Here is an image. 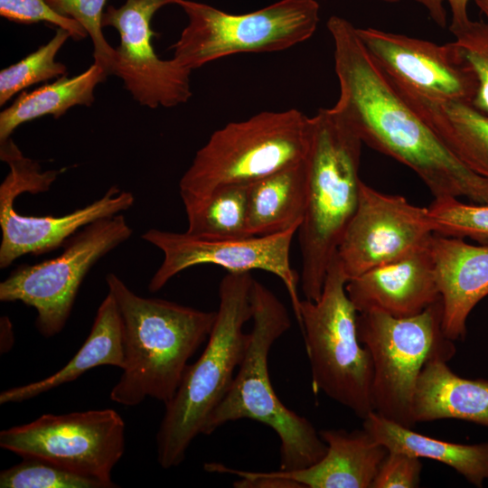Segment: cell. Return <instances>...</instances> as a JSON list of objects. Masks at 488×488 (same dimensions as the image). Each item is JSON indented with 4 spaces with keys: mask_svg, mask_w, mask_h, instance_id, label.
Instances as JSON below:
<instances>
[{
    "mask_svg": "<svg viewBox=\"0 0 488 488\" xmlns=\"http://www.w3.org/2000/svg\"><path fill=\"white\" fill-rule=\"evenodd\" d=\"M362 420L363 428L389 452H403L445 464L476 487H482L488 480V442L463 445L436 439L387 419L375 411Z\"/></svg>",
    "mask_w": 488,
    "mask_h": 488,
    "instance_id": "cell-24",
    "label": "cell"
},
{
    "mask_svg": "<svg viewBox=\"0 0 488 488\" xmlns=\"http://www.w3.org/2000/svg\"><path fill=\"white\" fill-rule=\"evenodd\" d=\"M106 282L123 325L124 367L109 398L136 406L151 398L163 402L174 396L189 360L209 338L216 311L135 294L114 273Z\"/></svg>",
    "mask_w": 488,
    "mask_h": 488,
    "instance_id": "cell-2",
    "label": "cell"
},
{
    "mask_svg": "<svg viewBox=\"0 0 488 488\" xmlns=\"http://www.w3.org/2000/svg\"><path fill=\"white\" fill-rule=\"evenodd\" d=\"M1 488H108L103 483L34 457L0 473Z\"/></svg>",
    "mask_w": 488,
    "mask_h": 488,
    "instance_id": "cell-29",
    "label": "cell"
},
{
    "mask_svg": "<svg viewBox=\"0 0 488 488\" xmlns=\"http://www.w3.org/2000/svg\"><path fill=\"white\" fill-rule=\"evenodd\" d=\"M0 158L10 169L0 185L1 268L23 255H41L59 248L80 229L128 210L135 201L131 192L113 185L101 198L68 214L24 216L15 211L14 200L23 192L48 191L61 171H42L38 162L23 155L11 137L0 141Z\"/></svg>",
    "mask_w": 488,
    "mask_h": 488,
    "instance_id": "cell-10",
    "label": "cell"
},
{
    "mask_svg": "<svg viewBox=\"0 0 488 488\" xmlns=\"http://www.w3.org/2000/svg\"><path fill=\"white\" fill-rule=\"evenodd\" d=\"M362 145L333 107L320 108L311 117L307 202L297 230L299 282L305 299H319L329 265L357 209Z\"/></svg>",
    "mask_w": 488,
    "mask_h": 488,
    "instance_id": "cell-3",
    "label": "cell"
},
{
    "mask_svg": "<svg viewBox=\"0 0 488 488\" xmlns=\"http://www.w3.org/2000/svg\"><path fill=\"white\" fill-rule=\"evenodd\" d=\"M57 14L79 23L90 37L94 47V62L111 75L115 61V48L103 34L102 17L108 0H45Z\"/></svg>",
    "mask_w": 488,
    "mask_h": 488,
    "instance_id": "cell-31",
    "label": "cell"
},
{
    "mask_svg": "<svg viewBox=\"0 0 488 488\" xmlns=\"http://www.w3.org/2000/svg\"><path fill=\"white\" fill-rule=\"evenodd\" d=\"M177 2L126 0L119 7L108 5L103 14V27L115 28L120 38L111 75L120 78L133 99L149 108L176 107L192 97V71L174 58L160 59L152 44L154 15Z\"/></svg>",
    "mask_w": 488,
    "mask_h": 488,
    "instance_id": "cell-14",
    "label": "cell"
},
{
    "mask_svg": "<svg viewBox=\"0 0 488 488\" xmlns=\"http://www.w3.org/2000/svg\"><path fill=\"white\" fill-rule=\"evenodd\" d=\"M132 232L121 213L93 221L70 238L58 257L13 270L0 283V300L33 307L39 333L56 335L65 326L88 272Z\"/></svg>",
    "mask_w": 488,
    "mask_h": 488,
    "instance_id": "cell-11",
    "label": "cell"
},
{
    "mask_svg": "<svg viewBox=\"0 0 488 488\" xmlns=\"http://www.w3.org/2000/svg\"><path fill=\"white\" fill-rule=\"evenodd\" d=\"M348 281L334 254L318 300H301L297 321L305 339L315 393L352 410L363 419L374 411L373 364L357 334V311Z\"/></svg>",
    "mask_w": 488,
    "mask_h": 488,
    "instance_id": "cell-7",
    "label": "cell"
},
{
    "mask_svg": "<svg viewBox=\"0 0 488 488\" xmlns=\"http://www.w3.org/2000/svg\"><path fill=\"white\" fill-rule=\"evenodd\" d=\"M0 328V350L1 353L3 354L9 352L14 344L13 326L10 319L7 316L1 317Z\"/></svg>",
    "mask_w": 488,
    "mask_h": 488,
    "instance_id": "cell-35",
    "label": "cell"
},
{
    "mask_svg": "<svg viewBox=\"0 0 488 488\" xmlns=\"http://www.w3.org/2000/svg\"><path fill=\"white\" fill-rule=\"evenodd\" d=\"M0 15L17 23L44 22L63 28L70 32L74 41H80L88 36L79 23L57 14L45 0H0Z\"/></svg>",
    "mask_w": 488,
    "mask_h": 488,
    "instance_id": "cell-32",
    "label": "cell"
},
{
    "mask_svg": "<svg viewBox=\"0 0 488 488\" xmlns=\"http://www.w3.org/2000/svg\"><path fill=\"white\" fill-rule=\"evenodd\" d=\"M297 229L266 236L237 239H206L150 229L142 239L157 247L164 259L152 277L148 289L157 292L182 271L202 264L224 267L229 272L260 269L277 276L289 296L296 320L300 316L299 276L290 264V247Z\"/></svg>",
    "mask_w": 488,
    "mask_h": 488,
    "instance_id": "cell-13",
    "label": "cell"
},
{
    "mask_svg": "<svg viewBox=\"0 0 488 488\" xmlns=\"http://www.w3.org/2000/svg\"><path fill=\"white\" fill-rule=\"evenodd\" d=\"M103 365L121 370L124 367L122 319L110 293L99 306L89 334L77 353L55 373L38 381L3 390L0 393V404L33 399Z\"/></svg>",
    "mask_w": 488,
    "mask_h": 488,
    "instance_id": "cell-22",
    "label": "cell"
},
{
    "mask_svg": "<svg viewBox=\"0 0 488 488\" xmlns=\"http://www.w3.org/2000/svg\"><path fill=\"white\" fill-rule=\"evenodd\" d=\"M327 446L314 465L293 471L265 472L308 488H371L389 450L364 428L319 432Z\"/></svg>",
    "mask_w": 488,
    "mask_h": 488,
    "instance_id": "cell-19",
    "label": "cell"
},
{
    "mask_svg": "<svg viewBox=\"0 0 488 488\" xmlns=\"http://www.w3.org/2000/svg\"><path fill=\"white\" fill-rule=\"evenodd\" d=\"M69 38H71L70 32L57 27L55 34L47 43L3 69L0 71V106L33 84L66 76L67 67L55 58Z\"/></svg>",
    "mask_w": 488,
    "mask_h": 488,
    "instance_id": "cell-27",
    "label": "cell"
},
{
    "mask_svg": "<svg viewBox=\"0 0 488 488\" xmlns=\"http://www.w3.org/2000/svg\"><path fill=\"white\" fill-rule=\"evenodd\" d=\"M250 272H229L219 286V307L207 344L186 368L156 434L161 467H176L184 460L194 438L226 396L244 358L249 333L244 325L252 318Z\"/></svg>",
    "mask_w": 488,
    "mask_h": 488,
    "instance_id": "cell-4",
    "label": "cell"
},
{
    "mask_svg": "<svg viewBox=\"0 0 488 488\" xmlns=\"http://www.w3.org/2000/svg\"><path fill=\"white\" fill-rule=\"evenodd\" d=\"M307 187L306 158L250 183L249 236L298 230L306 209Z\"/></svg>",
    "mask_w": 488,
    "mask_h": 488,
    "instance_id": "cell-23",
    "label": "cell"
},
{
    "mask_svg": "<svg viewBox=\"0 0 488 488\" xmlns=\"http://www.w3.org/2000/svg\"><path fill=\"white\" fill-rule=\"evenodd\" d=\"M436 234L465 238L488 245V204L466 203L458 198H436L427 207Z\"/></svg>",
    "mask_w": 488,
    "mask_h": 488,
    "instance_id": "cell-28",
    "label": "cell"
},
{
    "mask_svg": "<svg viewBox=\"0 0 488 488\" xmlns=\"http://www.w3.org/2000/svg\"><path fill=\"white\" fill-rule=\"evenodd\" d=\"M126 425L112 408L43 414L0 432V446L117 487L112 471L125 452Z\"/></svg>",
    "mask_w": 488,
    "mask_h": 488,
    "instance_id": "cell-12",
    "label": "cell"
},
{
    "mask_svg": "<svg viewBox=\"0 0 488 488\" xmlns=\"http://www.w3.org/2000/svg\"><path fill=\"white\" fill-rule=\"evenodd\" d=\"M108 76L100 65L93 62L78 75L63 76L32 91H22L12 105L0 113V141L11 137L24 123L44 116L57 119L75 106H91L95 88Z\"/></svg>",
    "mask_w": 488,
    "mask_h": 488,
    "instance_id": "cell-25",
    "label": "cell"
},
{
    "mask_svg": "<svg viewBox=\"0 0 488 488\" xmlns=\"http://www.w3.org/2000/svg\"><path fill=\"white\" fill-rule=\"evenodd\" d=\"M339 98L333 108L364 145L411 169L434 199L488 204V179L466 166L397 89L373 60L355 27L332 15Z\"/></svg>",
    "mask_w": 488,
    "mask_h": 488,
    "instance_id": "cell-1",
    "label": "cell"
},
{
    "mask_svg": "<svg viewBox=\"0 0 488 488\" xmlns=\"http://www.w3.org/2000/svg\"><path fill=\"white\" fill-rule=\"evenodd\" d=\"M378 1H382V2L389 3V4H395V3L400 2L401 0H378Z\"/></svg>",
    "mask_w": 488,
    "mask_h": 488,
    "instance_id": "cell-37",
    "label": "cell"
},
{
    "mask_svg": "<svg viewBox=\"0 0 488 488\" xmlns=\"http://www.w3.org/2000/svg\"><path fill=\"white\" fill-rule=\"evenodd\" d=\"M412 415L415 423L459 419L488 427V380L462 378L446 360L431 358L418 376Z\"/></svg>",
    "mask_w": 488,
    "mask_h": 488,
    "instance_id": "cell-20",
    "label": "cell"
},
{
    "mask_svg": "<svg viewBox=\"0 0 488 488\" xmlns=\"http://www.w3.org/2000/svg\"><path fill=\"white\" fill-rule=\"evenodd\" d=\"M310 136L311 117L296 108L262 111L217 129L180 180L186 214L222 187L250 184L304 161Z\"/></svg>",
    "mask_w": 488,
    "mask_h": 488,
    "instance_id": "cell-6",
    "label": "cell"
},
{
    "mask_svg": "<svg viewBox=\"0 0 488 488\" xmlns=\"http://www.w3.org/2000/svg\"><path fill=\"white\" fill-rule=\"evenodd\" d=\"M249 184L215 191L199 208L187 213V233L206 239L249 237L247 231Z\"/></svg>",
    "mask_w": 488,
    "mask_h": 488,
    "instance_id": "cell-26",
    "label": "cell"
},
{
    "mask_svg": "<svg viewBox=\"0 0 488 488\" xmlns=\"http://www.w3.org/2000/svg\"><path fill=\"white\" fill-rule=\"evenodd\" d=\"M423 5L430 18L440 27L446 25V11L444 3L447 2L452 14L450 25H458L469 20L467 5L471 0H415Z\"/></svg>",
    "mask_w": 488,
    "mask_h": 488,
    "instance_id": "cell-34",
    "label": "cell"
},
{
    "mask_svg": "<svg viewBox=\"0 0 488 488\" xmlns=\"http://www.w3.org/2000/svg\"><path fill=\"white\" fill-rule=\"evenodd\" d=\"M250 302L253 325L244 358L202 434L211 435L230 421L247 418L260 422L279 438L280 470L303 469L319 462L327 446L306 418L280 401L268 373L269 352L288 331L291 320L284 304L256 279L250 289Z\"/></svg>",
    "mask_w": 488,
    "mask_h": 488,
    "instance_id": "cell-5",
    "label": "cell"
},
{
    "mask_svg": "<svg viewBox=\"0 0 488 488\" xmlns=\"http://www.w3.org/2000/svg\"><path fill=\"white\" fill-rule=\"evenodd\" d=\"M481 12L488 18V0H472Z\"/></svg>",
    "mask_w": 488,
    "mask_h": 488,
    "instance_id": "cell-36",
    "label": "cell"
},
{
    "mask_svg": "<svg viewBox=\"0 0 488 488\" xmlns=\"http://www.w3.org/2000/svg\"><path fill=\"white\" fill-rule=\"evenodd\" d=\"M429 248L443 305L444 334L452 342L464 340L468 315L488 296V245L434 233Z\"/></svg>",
    "mask_w": 488,
    "mask_h": 488,
    "instance_id": "cell-18",
    "label": "cell"
},
{
    "mask_svg": "<svg viewBox=\"0 0 488 488\" xmlns=\"http://www.w3.org/2000/svg\"><path fill=\"white\" fill-rule=\"evenodd\" d=\"M429 243L349 279L345 289L356 311L409 317L440 300Z\"/></svg>",
    "mask_w": 488,
    "mask_h": 488,
    "instance_id": "cell-17",
    "label": "cell"
},
{
    "mask_svg": "<svg viewBox=\"0 0 488 488\" xmlns=\"http://www.w3.org/2000/svg\"><path fill=\"white\" fill-rule=\"evenodd\" d=\"M420 458L403 452H389L371 488H415L419 486Z\"/></svg>",
    "mask_w": 488,
    "mask_h": 488,
    "instance_id": "cell-33",
    "label": "cell"
},
{
    "mask_svg": "<svg viewBox=\"0 0 488 488\" xmlns=\"http://www.w3.org/2000/svg\"><path fill=\"white\" fill-rule=\"evenodd\" d=\"M434 233L427 207L362 182L357 209L336 256L349 280L427 246Z\"/></svg>",
    "mask_w": 488,
    "mask_h": 488,
    "instance_id": "cell-15",
    "label": "cell"
},
{
    "mask_svg": "<svg viewBox=\"0 0 488 488\" xmlns=\"http://www.w3.org/2000/svg\"><path fill=\"white\" fill-rule=\"evenodd\" d=\"M357 33L395 83L434 99L472 104L478 80L454 42L439 45L372 27L357 28Z\"/></svg>",
    "mask_w": 488,
    "mask_h": 488,
    "instance_id": "cell-16",
    "label": "cell"
},
{
    "mask_svg": "<svg viewBox=\"0 0 488 488\" xmlns=\"http://www.w3.org/2000/svg\"><path fill=\"white\" fill-rule=\"evenodd\" d=\"M187 25L172 46L173 58L189 70L242 52L286 50L310 39L319 23L316 0H278L246 14L178 0Z\"/></svg>",
    "mask_w": 488,
    "mask_h": 488,
    "instance_id": "cell-8",
    "label": "cell"
},
{
    "mask_svg": "<svg viewBox=\"0 0 488 488\" xmlns=\"http://www.w3.org/2000/svg\"><path fill=\"white\" fill-rule=\"evenodd\" d=\"M392 82L445 145L471 170L488 179V115L470 103L434 99Z\"/></svg>",
    "mask_w": 488,
    "mask_h": 488,
    "instance_id": "cell-21",
    "label": "cell"
},
{
    "mask_svg": "<svg viewBox=\"0 0 488 488\" xmlns=\"http://www.w3.org/2000/svg\"><path fill=\"white\" fill-rule=\"evenodd\" d=\"M454 43L474 70L478 88L472 105L488 115V22L468 20L450 25Z\"/></svg>",
    "mask_w": 488,
    "mask_h": 488,
    "instance_id": "cell-30",
    "label": "cell"
},
{
    "mask_svg": "<svg viewBox=\"0 0 488 488\" xmlns=\"http://www.w3.org/2000/svg\"><path fill=\"white\" fill-rule=\"evenodd\" d=\"M441 299L418 314L394 317L370 311L357 315L359 341L373 364L372 401L379 415L413 427V398L426 362L434 357L450 360L455 353L442 329Z\"/></svg>",
    "mask_w": 488,
    "mask_h": 488,
    "instance_id": "cell-9",
    "label": "cell"
}]
</instances>
